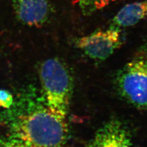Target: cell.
I'll return each mask as SVG.
<instances>
[{
	"mask_svg": "<svg viewBox=\"0 0 147 147\" xmlns=\"http://www.w3.org/2000/svg\"><path fill=\"white\" fill-rule=\"evenodd\" d=\"M12 136L30 147H65L68 129L65 119L42 106L17 115L10 121Z\"/></svg>",
	"mask_w": 147,
	"mask_h": 147,
	"instance_id": "cell-1",
	"label": "cell"
},
{
	"mask_svg": "<svg viewBox=\"0 0 147 147\" xmlns=\"http://www.w3.org/2000/svg\"><path fill=\"white\" fill-rule=\"evenodd\" d=\"M39 75L47 107L66 119L72 92V80L67 67L58 58H50L41 64Z\"/></svg>",
	"mask_w": 147,
	"mask_h": 147,
	"instance_id": "cell-2",
	"label": "cell"
},
{
	"mask_svg": "<svg viewBox=\"0 0 147 147\" xmlns=\"http://www.w3.org/2000/svg\"><path fill=\"white\" fill-rule=\"evenodd\" d=\"M116 88L121 97L137 109H147V64L138 56L116 74Z\"/></svg>",
	"mask_w": 147,
	"mask_h": 147,
	"instance_id": "cell-3",
	"label": "cell"
},
{
	"mask_svg": "<svg viewBox=\"0 0 147 147\" xmlns=\"http://www.w3.org/2000/svg\"><path fill=\"white\" fill-rule=\"evenodd\" d=\"M121 45V30L113 27L82 37L76 42L77 47L87 56L101 61L110 57Z\"/></svg>",
	"mask_w": 147,
	"mask_h": 147,
	"instance_id": "cell-4",
	"label": "cell"
},
{
	"mask_svg": "<svg viewBox=\"0 0 147 147\" xmlns=\"http://www.w3.org/2000/svg\"><path fill=\"white\" fill-rule=\"evenodd\" d=\"M87 147H134L130 129L117 118L104 123Z\"/></svg>",
	"mask_w": 147,
	"mask_h": 147,
	"instance_id": "cell-5",
	"label": "cell"
},
{
	"mask_svg": "<svg viewBox=\"0 0 147 147\" xmlns=\"http://www.w3.org/2000/svg\"><path fill=\"white\" fill-rule=\"evenodd\" d=\"M14 6L18 19L31 26H42L49 17V0H15Z\"/></svg>",
	"mask_w": 147,
	"mask_h": 147,
	"instance_id": "cell-6",
	"label": "cell"
},
{
	"mask_svg": "<svg viewBox=\"0 0 147 147\" xmlns=\"http://www.w3.org/2000/svg\"><path fill=\"white\" fill-rule=\"evenodd\" d=\"M147 17V0L127 4L112 20L110 27L121 29L134 26Z\"/></svg>",
	"mask_w": 147,
	"mask_h": 147,
	"instance_id": "cell-7",
	"label": "cell"
},
{
	"mask_svg": "<svg viewBox=\"0 0 147 147\" xmlns=\"http://www.w3.org/2000/svg\"><path fill=\"white\" fill-rule=\"evenodd\" d=\"M117 0H77L85 15H90L96 11L107 6Z\"/></svg>",
	"mask_w": 147,
	"mask_h": 147,
	"instance_id": "cell-8",
	"label": "cell"
},
{
	"mask_svg": "<svg viewBox=\"0 0 147 147\" xmlns=\"http://www.w3.org/2000/svg\"><path fill=\"white\" fill-rule=\"evenodd\" d=\"M0 147H30L24 142L13 136L0 138Z\"/></svg>",
	"mask_w": 147,
	"mask_h": 147,
	"instance_id": "cell-9",
	"label": "cell"
},
{
	"mask_svg": "<svg viewBox=\"0 0 147 147\" xmlns=\"http://www.w3.org/2000/svg\"><path fill=\"white\" fill-rule=\"evenodd\" d=\"M13 96L6 90H0V107L9 109L13 104Z\"/></svg>",
	"mask_w": 147,
	"mask_h": 147,
	"instance_id": "cell-10",
	"label": "cell"
},
{
	"mask_svg": "<svg viewBox=\"0 0 147 147\" xmlns=\"http://www.w3.org/2000/svg\"><path fill=\"white\" fill-rule=\"evenodd\" d=\"M139 57H141L142 59H143L147 64V45H145V47L143 49V51H142V53L139 55Z\"/></svg>",
	"mask_w": 147,
	"mask_h": 147,
	"instance_id": "cell-11",
	"label": "cell"
},
{
	"mask_svg": "<svg viewBox=\"0 0 147 147\" xmlns=\"http://www.w3.org/2000/svg\"><path fill=\"white\" fill-rule=\"evenodd\" d=\"M0 125H1V121H0Z\"/></svg>",
	"mask_w": 147,
	"mask_h": 147,
	"instance_id": "cell-12",
	"label": "cell"
}]
</instances>
